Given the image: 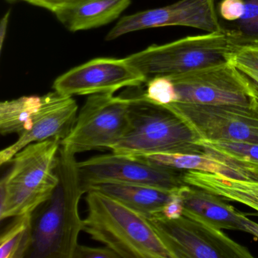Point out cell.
<instances>
[{"instance_id":"27","label":"cell","mask_w":258,"mask_h":258,"mask_svg":"<svg viewBox=\"0 0 258 258\" xmlns=\"http://www.w3.org/2000/svg\"><path fill=\"white\" fill-rule=\"evenodd\" d=\"M25 2L40 8L45 9L53 13L58 9L82 0H23Z\"/></svg>"},{"instance_id":"25","label":"cell","mask_w":258,"mask_h":258,"mask_svg":"<svg viewBox=\"0 0 258 258\" xmlns=\"http://www.w3.org/2000/svg\"><path fill=\"white\" fill-rule=\"evenodd\" d=\"M73 258H120L119 255L109 247H94L78 244Z\"/></svg>"},{"instance_id":"15","label":"cell","mask_w":258,"mask_h":258,"mask_svg":"<svg viewBox=\"0 0 258 258\" xmlns=\"http://www.w3.org/2000/svg\"><path fill=\"white\" fill-rule=\"evenodd\" d=\"M178 193L182 199L184 215L219 229H242L244 214L220 196L187 184L179 188Z\"/></svg>"},{"instance_id":"10","label":"cell","mask_w":258,"mask_h":258,"mask_svg":"<svg viewBox=\"0 0 258 258\" xmlns=\"http://www.w3.org/2000/svg\"><path fill=\"white\" fill-rule=\"evenodd\" d=\"M85 192L98 184L123 183L173 190L185 185V170L149 164L125 155L111 153L78 162Z\"/></svg>"},{"instance_id":"17","label":"cell","mask_w":258,"mask_h":258,"mask_svg":"<svg viewBox=\"0 0 258 258\" xmlns=\"http://www.w3.org/2000/svg\"><path fill=\"white\" fill-rule=\"evenodd\" d=\"M183 181L220 196L226 201L238 202L258 211V179H236L218 173L185 170Z\"/></svg>"},{"instance_id":"11","label":"cell","mask_w":258,"mask_h":258,"mask_svg":"<svg viewBox=\"0 0 258 258\" xmlns=\"http://www.w3.org/2000/svg\"><path fill=\"white\" fill-rule=\"evenodd\" d=\"M144 76L126 58H98L71 69L56 78L54 91L64 96L112 93L124 87L146 84Z\"/></svg>"},{"instance_id":"13","label":"cell","mask_w":258,"mask_h":258,"mask_svg":"<svg viewBox=\"0 0 258 258\" xmlns=\"http://www.w3.org/2000/svg\"><path fill=\"white\" fill-rule=\"evenodd\" d=\"M211 22L208 0H179L167 7L121 18L105 40L111 41L130 33L162 27H189L206 31Z\"/></svg>"},{"instance_id":"21","label":"cell","mask_w":258,"mask_h":258,"mask_svg":"<svg viewBox=\"0 0 258 258\" xmlns=\"http://www.w3.org/2000/svg\"><path fill=\"white\" fill-rule=\"evenodd\" d=\"M42 96H22L0 104V133L3 136L20 135L40 108Z\"/></svg>"},{"instance_id":"2","label":"cell","mask_w":258,"mask_h":258,"mask_svg":"<svg viewBox=\"0 0 258 258\" xmlns=\"http://www.w3.org/2000/svg\"><path fill=\"white\" fill-rule=\"evenodd\" d=\"M84 231L123 258H172L148 219L96 190L87 191Z\"/></svg>"},{"instance_id":"29","label":"cell","mask_w":258,"mask_h":258,"mask_svg":"<svg viewBox=\"0 0 258 258\" xmlns=\"http://www.w3.org/2000/svg\"><path fill=\"white\" fill-rule=\"evenodd\" d=\"M10 11H9L3 18L0 23V49L1 50L4 47V40L7 37V28H8L9 21H10Z\"/></svg>"},{"instance_id":"7","label":"cell","mask_w":258,"mask_h":258,"mask_svg":"<svg viewBox=\"0 0 258 258\" xmlns=\"http://www.w3.org/2000/svg\"><path fill=\"white\" fill-rule=\"evenodd\" d=\"M172 258H252L245 246L222 231L182 214L147 218Z\"/></svg>"},{"instance_id":"14","label":"cell","mask_w":258,"mask_h":258,"mask_svg":"<svg viewBox=\"0 0 258 258\" xmlns=\"http://www.w3.org/2000/svg\"><path fill=\"white\" fill-rule=\"evenodd\" d=\"M218 33L235 46L258 45V0H209Z\"/></svg>"},{"instance_id":"3","label":"cell","mask_w":258,"mask_h":258,"mask_svg":"<svg viewBox=\"0 0 258 258\" xmlns=\"http://www.w3.org/2000/svg\"><path fill=\"white\" fill-rule=\"evenodd\" d=\"M61 139L32 143L12 159V167L0 182V219L34 214L58 183L57 167Z\"/></svg>"},{"instance_id":"5","label":"cell","mask_w":258,"mask_h":258,"mask_svg":"<svg viewBox=\"0 0 258 258\" xmlns=\"http://www.w3.org/2000/svg\"><path fill=\"white\" fill-rule=\"evenodd\" d=\"M237 46L223 34L208 33L152 45L125 58L148 81L226 64Z\"/></svg>"},{"instance_id":"4","label":"cell","mask_w":258,"mask_h":258,"mask_svg":"<svg viewBox=\"0 0 258 258\" xmlns=\"http://www.w3.org/2000/svg\"><path fill=\"white\" fill-rule=\"evenodd\" d=\"M130 127L110 148L113 153L134 156L154 153H205L199 137L173 111L145 99L131 96Z\"/></svg>"},{"instance_id":"8","label":"cell","mask_w":258,"mask_h":258,"mask_svg":"<svg viewBox=\"0 0 258 258\" xmlns=\"http://www.w3.org/2000/svg\"><path fill=\"white\" fill-rule=\"evenodd\" d=\"M168 78L174 84L177 102L258 105V87L229 63Z\"/></svg>"},{"instance_id":"1","label":"cell","mask_w":258,"mask_h":258,"mask_svg":"<svg viewBox=\"0 0 258 258\" xmlns=\"http://www.w3.org/2000/svg\"><path fill=\"white\" fill-rule=\"evenodd\" d=\"M75 154L60 149L58 185L51 197L33 214V238L28 257L73 258L84 231L79 204L85 192Z\"/></svg>"},{"instance_id":"16","label":"cell","mask_w":258,"mask_h":258,"mask_svg":"<svg viewBox=\"0 0 258 258\" xmlns=\"http://www.w3.org/2000/svg\"><path fill=\"white\" fill-rule=\"evenodd\" d=\"M131 0H82L54 11L56 19L72 32L105 26L120 17Z\"/></svg>"},{"instance_id":"6","label":"cell","mask_w":258,"mask_h":258,"mask_svg":"<svg viewBox=\"0 0 258 258\" xmlns=\"http://www.w3.org/2000/svg\"><path fill=\"white\" fill-rule=\"evenodd\" d=\"M131 98L112 93L90 95L61 147L72 153L110 150L130 127Z\"/></svg>"},{"instance_id":"30","label":"cell","mask_w":258,"mask_h":258,"mask_svg":"<svg viewBox=\"0 0 258 258\" xmlns=\"http://www.w3.org/2000/svg\"><path fill=\"white\" fill-rule=\"evenodd\" d=\"M6 2L10 4H14L16 3L19 2L20 0H5Z\"/></svg>"},{"instance_id":"19","label":"cell","mask_w":258,"mask_h":258,"mask_svg":"<svg viewBox=\"0 0 258 258\" xmlns=\"http://www.w3.org/2000/svg\"><path fill=\"white\" fill-rule=\"evenodd\" d=\"M149 164L182 170H198L218 173L236 179H252L239 169L210 154L154 153L127 156Z\"/></svg>"},{"instance_id":"18","label":"cell","mask_w":258,"mask_h":258,"mask_svg":"<svg viewBox=\"0 0 258 258\" xmlns=\"http://www.w3.org/2000/svg\"><path fill=\"white\" fill-rule=\"evenodd\" d=\"M176 189L177 188L167 190L147 185L107 182L93 185L87 191L96 190L103 193L146 218H150L161 214L164 205L173 197Z\"/></svg>"},{"instance_id":"26","label":"cell","mask_w":258,"mask_h":258,"mask_svg":"<svg viewBox=\"0 0 258 258\" xmlns=\"http://www.w3.org/2000/svg\"><path fill=\"white\" fill-rule=\"evenodd\" d=\"M178 189L175 191L174 195L170 200L164 205L159 215L168 219H177L183 214V205L182 199L178 193Z\"/></svg>"},{"instance_id":"22","label":"cell","mask_w":258,"mask_h":258,"mask_svg":"<svg viewBox=\"0 0 258 258\" xmlns=\"http://www.w3.org/2000/svg\"><path fill=\"white\" fill-rule=\"evenodd\" d=\"M33 238V214L15 217L0 237V257L24 258L31 250Z\"/></svg>"},{"instance_id":"20","label":"cell","mask_w":258,"mask_h":258,"mask_svg":"<svg viewBox=\"0 0 258 258\" xmlns=\"http://www.w3.org/2000/svg\"><path fill=\"white\" fill-rule=\"evenodd\" d=\"M197 144L205 152L258 179V143L199 139Z\"/></svg>"},{"instance_id":"23","label":"cell","mask_w":258,"mask_h":258,"mask_svg":"<svg viewBox=\"0 0 258 258\" xmlns=\"http://www.w3.org/2000/svg\"><path fill=\"white\" fill-rule=\"evenodd\" d=\"M228 63L258 87V45L237 46L229 56Z\"/></svg>"},{"instance_id":"28","label":"cell","mask_w":258,"mask_h":258,"mask_svg":"<svg viewBox=\"0 0 258 258\" xmlns=\"http://www.w3.org/2000/svg\"><path fill=\"white\" fill-rule=\"evenodd\" d=\"M241 227H242L241 231L251 234L255 238H258V223L247 218L244 214L243 215L242 221H241Z\"/></svg>"},{"instance_id":"12","label":"cell","mask_w":258,"mask_h":258,"mask_svg":"<svg viewBox=\"0 0 258 258\" xmlns=\"http://www.w3.org/2000/svg\"><path fill=\"white\" fill-rule=\"evenodd\" d=\"M78 105L72 96L56 91L42 96L40 108L31 117L26 129L13 144L0 152V164L11 162L13 157L28 145L52 138L64 139L78 117Z\"/></svg>"},{"instance_id":"24","label":"cell","mask_w":258,"mask_h":258,"mask_svg":"<svg viewBox=\"0 0 258 258\" xmlns=\"http://www.w3.org/2000/svg\"><path fill=\"white\" fill-rule=\"evenodd\" d=\"M142 96L152 103L158 105L176 102L177 94L173 81L168 77H155L146 82V90Z\"/></svg>"},{"instance_id":"9","label":"cell","mask_w":258,"mask_h":258,"mask_svg":"<svg viewBox=\"0 0 258 258\" xmlns=\"http://www.w3.org/2000/svg\"><path fill=\"white\" fill-rule=\"evenodd\" d=\"M199 138L258 143V105H204L173 102L165 105Z\"/></svg>"}]
</instances>
